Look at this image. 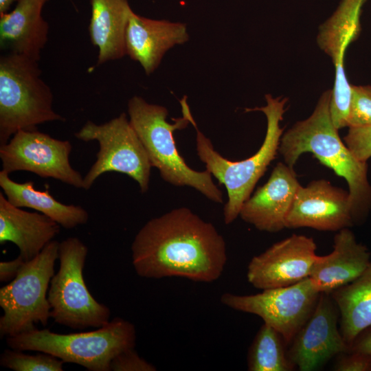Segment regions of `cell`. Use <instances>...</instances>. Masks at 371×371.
I'll return each mask as SVG.
<instances>
[{"instance_id":"6da1fadb","label":"cell","mask_w":371,"mask_h":371,"mask_svg":"<svg viewBox=\"0 0 371 371\" xmlns=\"http://www.w3.org/2000/svg\"><path fill=\"white\" fill-rule=\"evenodd\" d=\"M131 251L135 272L146 278L212 282L227 262L223 236L186 207L149 220L135 236Z\"/></svg>"},{"instance_id":"7a4b0ae2","label":"cell","mask_w":371,"mask_h":371,"mask_svg":"<svg viewBox=\"0 0 371 371\" xmlns=\"http://www.w3.org/2000/svg\"><path fill=\"white\" fill-rule=\"evenodd\" d=\"M331 89L324 91L309 117L297 121L282 134L278 153L293 168L304 153H311L319 163L347 182L353 222L362 221L371 209V185L368 164L350 150L334 126L330 113Z\"/></svg>"},{"instance_id":"3957f363","label":"cell","mask_w":371,"mask_h":371,"mask_svg":"<svg viewBox=\"0 0 371 371\" xmlns=\"http://www.w3.org/2000/svg\"><path fill=\"white\" fill-rule=\"evenodd\" d=\"M180 104L183 116L169 123L166 120L168 111L165 106L148 103L135 95L128 102L129 121L152 167L158 169L164 181L175 186L193 188L210 201L223 203L222 192L213 181L210 172L191 168L177 148L174 133L186 128L190 123L191 112L186 96L180 100Z\"/></svg>"},{"instance_id":"277c9868","label":"cell","mask_w":371,"mask_h":371,"mask_svg":"<svg viewBox=\"0 0 371 371\" xmlns=\"http://www.w3.org/2000/svg\"><path fill=\"white\" fill-rule=\"evenodd\" d=\"M264 106L245 109L246 111L262 112L267 119V130L258 150L241 161H232L221 156L214 150L210 139L199 129L192 113L189 115L190 122L196 132V148L200 160L212 176L226 188L227 201L224 205L223 217L227 225L239 216L243 204L251 196L256 183L278 153L284 132L280 122L288 99L266 94Z\"/></svg>"},{"instance_id":"5b68a950","label":"cell","mask_w":371,"mask_h":371,"mask_svg":"<svg viewBox=\"0 0 371 371\" xmlns=\"http://www.w3.org/2000/svg\"><path fill=\"white\" fill-rule=\"evenodd\" d=\"M135 342V326L120 317L91 331L60 334L34 328L6 337L10 348L47 353L90 371H110L112 359L120 352L134 348Z\"/></svg>"},{"instance_id":"8992f818","label":"cell","mask_w":371,"mask_h":371,"mask_svg":"<svg viewBox=\"0 0 371 371\" xmlns=\"http://www.w3.org/2000/svg\"><path fill=\"white\" fill-rule=\"evenodd\" d=\"M38 61L7 52L0 57V146L16 132L65 121L53 109V94L41 77Z\"/></svg>"},{"instance_id":"52a82bcc","label":"cell","mask_w":371,"mask_h":371,"mask_svg":"<svg viewBox=\"0 0 371 371\" xmlns=\"http://www.w3.org/2000/svg\"><path fill=\"white\" fill-rule=\"evenodd\" d=\"M87 247L76 237L59 244L60 267L52 277L47 293L50 317L76 330L99 328L110 320L111 311L91 294L83 278Z\"/></svg>"},{"instance_id":"ba28073f","label":"cell","mask_w":371,"mask_h":371,"mask_svg":"<svg viewBox=\"0 0 371 371\" xmlns=\"http://www.w3.org/2000/svg\"><path fill=\"white\" fill-rule=\"evenodd\" d=\"M60 243L53 240L33 259L25 261L16 276L0 289V335L12 337L46 326L51 306L47 291L58 259Z\"/></svg>"},{"instance_id":"9c48e42d","label":"cell","mask_w":371,"mask_h":371,"mask_svg":"<svg viewBox=\"0 0 371 371\" xmlns=\"http://www.w3.org/2000/svg\"><path fill=\"white\" fill-rule=\"evenodd\" d=\"M75 137L85 142L97 141L100 146L95 161L84 177L83 189L89 190L104 173L117 172L135 181L141 192L148 191L152 166L125 113L100 124L87 121Z\"/></svg>"},{"instance_id":"30bf717a","label":"cell","mask_w":371,"mask_h":371,"mask_svg":"<svg viewBox=\"0 0 371 371\" xmlns=\"http://www.w3.org/2000/svg\"><path fill=\"white\" fill-rule=\"evenodd\" d=\"M320 293L308 277L290 286L264 289L254 295L225 293L221 302L234 310L258 315L289 344L311 316Z\"/></svg>"},{"instance_id":"8fae6325","label":"cell","mask_w":371,"mask_h":371,"mask_svg":"<svg viewBox=\"0 0 371 371\" xmlns=\"http://www.w3.org/2000/svg\"><path fill=\"white\" fill-rule=\"evenodd\" d=\"M72 145L36 130L16 132L0 146L2 170L10 174L27 171L52 178L76 188H84V177L69 161Z\"/></svg>"},{"instance_id":"7c38bea8","label":"cell","mask_w":371,"mask_h":371,"mask_svg":"<svg viewBox=\"0 0 371 371\" xmlns=\"http://www.w3.org/2000/svg\"><path fill=\"white\" fill-rule=\"evenodd\" d=\"M339 318L330 294L321 293L313 313L287 352L290 361L300 371L317 370L332 357L350 350L338 328Z\"/></svg>"},{"instance_id":"4fadbf2b","label":"cell","mask_w":371,"mask_h":371,"mask_svg":"<svg viewBox=\"0 0 371 371\" xmlns=\"http://www.w3.org/2000/svg\"><path fill=\"white\" fill-rule=\"evenodd\" d=\"M316 249L313 238L293 234L251 258L247 280L261 290L297 283L309 277L317 257Z\"/></svg>"},{"instance_id":"5bb4252c","label":"cell","mask_w":371,"mask_h":371,"mask_svg":"<svg viewBox=\"0 0 371 371\" xmlns=\"http://www.w3.org/2000/svg\"><path fill=\"white\" fill-rule=\"evenodd\" d=\"M354 223L350 194L326 179L299 188L286 219V228L339 231Z\"/></svg>"},{"instance_id":"9a60e30c","label":"cell","mask_w":371,"mask_h":371,"mask_svg":"<svg viewBox=\"0 0 371 371\" xmlns=\"http://www.w3.org/2000/svg\"><path fill=\"white\" fill-rule=\"evenodd\" d=\"M300 186L293 168L278 163L268 181L244 202L239 216L260 231L282 230Z\"/></svg>"},{"instance_id":"2e32d148","label":"cell","mask_w":371,"mask_h":371,"mask_svg":"<svg viewBox=\"0 0 371 371\" xmlns=\"http://www.w3.org/2000/svg\"><path fill=\"white\" fill-rule=\"evenodd\" d=\"M188 39L186 24L150 19L132 11L125 31L126 54L137 61L150 75L159 67L168 50Z\"/></svg>"},{"instance_id":"e0dca14e","label":"cell","mask_w":371,"mask_h":371,"mask_svg":"<svg viewBox=\"0 0 371 371\" xmlns=\"http://www.w3.org/2000/svg\"><path fill=\"white\" fill-rule=\"evenodd\" d=\"M333 251L317 256L309 278L320 293H330L360 276L370 265V252L346 227L337 231Z\"/></svg>"},{"instance_id":"ac0fdd59","label":"cell","mask_w":371,"mask_h":371,"mask_svg":"<svg viewBox=\"0 0 371 371\" xmlns=\"http://www.w3.org/2000/svg\"><path fill=\"white\" fill-rule=\"evenodd\" d=\"M47 1L18 0L12 11L0 14L1 49L40 60L48 40L49 25L42 16Z\"/></svg>"},{"instance_id":"d6986e66","label":"cell","mask_w":371,"mask_h":371,"mask_svg":"<svg viewBox=\"0 0 371 371\" xmlns=\"http://www.w3.org/2000/svg\"><path fill=\"white\" fill-rule=\"evenodd\" d=\"M60 225L40 212L10 203L0 192V243H14L25 261L36 257L59 234Z\"/></svg>"},{"instance_id":"ffe728a7","label":"cell","mask_w":371,"mask_h":371,"mask_svg":"<svg viewBox=\"0 0 371 371\" xmlns=\"http://www.w3.org/2000/svg\"><path fill=\"white\" fill-rule=\"evenodd\" d=\"M89 27L92 44L98 48L97 65L126 54L125 31L132 12L128 0H91Z\"/></svg>"},{"instance_id":"44dd1931","label":"cell","mask_w":371,"mask_h":371,"mask_svg":"<svg viewBox=\"0 0 371 371\" xmlns=\"http://www.w3.org/2000/svg\"><path fill=\"white\" fill-rule=\"evenodd\" d=\"M9 175L3 170L0 171V187L13 205L34 209L67 229L87 223L89 214L82 206L62 203L47 189H35L33 181L18 183L11 179Z\"/></svg>"},{"instance_id":"7402d4cb","label":"cell","mask_w":371,"mask_h":371,"mask_svg":"<svg viewBox=\"0 0 371 371\" xmlns=\"http://www.w3.org/2000/svg\"><path fill=\"white\" fill-rule=\"evenodd\" d=\"M330 294L339 313L341 333L351 347L361 333L371 328V262L357 279Z\"/></svg>"},{"instance_id":"603a6c76","label":"cell","mask_w":371,"mask_h":371,"mask_svg":"<svg viewBox=\"0 0 371 371\" xmlns=\"http://www.w3.org/2000/svg\"><path fill=\"white\" fill-rule=\"evenodd\" d=\"M368 0H341L333 14L319 27L317 43L333 64L344 60L348 46L361 30L360 17Z\"/></svg>"},{"instance_id":"cb8c5ba5","label":"cell","mask_w":371,"mask_h":371,"mask_svg":"<svg viewBox=\"0 0 371 371\" xmlns=\"http://www.w3.org/2000/svg\"><path fill=\"white\" fill-rule=\"evenodd\" d=\"M281 335L266 324L259 329L247 358L250 371H290L295 366L284 350Z\"/></svg>"},{"instance_id":"d4e9b609","label":"cell","mask_w":371,"mask_h":371,"mask_svg":"<svg viewBox=\"0 0 371 371\" xmlns=\"http://www.w3.org/2000/svg\"><path fill=\"white\" fill-rule=\"evenodd\" d=\"M64 362L52 355L42 352L28 355L23 350H5L0 357V365L14 371H63Z\"/></svg>"},{"instance_id":"484cf974","label":"cell","mask_w":371,"mask_h":371,"mask_svg":"<svg viewBox=\"0 0 371 371\" xmlns=\"http://www.w3.org/2000/svg\"><path fill=\"white\" fill-rule=\"evenodd\" d=\"M371 125V85H352L348 127Z\"/></svg>"},{"instance_id":"4316f807","label":"cell","mask_w":371,"mask_h":371,"mask_svg":"<svg viewBox=\"0 0 371 371\" xmlns=\"http://www.w3.org/2000/svg\"><path fill=\"white\" fill-rule=\"evenodd\" d=\"M344 142L357 159L367 162L371 157V125L349 127Z\"/></svg>"},{"instance_id":"83f0119b","label":"cell","mask_w":371,"mask_h":371,"mask_svg":"<svg viewBox=\"0 0 371 371\" xmlns=\"http://www.w3.org/2000/svg\"><path fill=\"white\" fill-rule=\"evenodd\" d=\"M156 368L141 357L134 348L120 352L111 361L110 370L113 371H155Z\"/></svg>"},{"instance_id":"f1b7e54d","label":"cell","mask_w":371,"mask_h":371,"mask_svg":"<svg viewBox=\"0 0 371 371\" xmlns=\"http://www.w3.org/2000/svg\"><path fill=\"white\" fill-rule=\"evenodd\" d=\"M338 356L333 370L371 371V355L350 350Z\"/></svg>"},{"instance_id":"f546056e","label":"cell","mask_w":371,"mask_h":371,"mask_svg":"<svg viewBox=\"0 0 371 371\" xmlns=\"http://www.w3.org/2000/svg\"><path fill=\"white\" fill-rule=\"evenodd\" d=\"M25 262L19 255L12 260L0 262V281H12L16 276Z\"/></svg>"},{"instance_id":"4dcf8cb0","label":"cell","mask_w":371,"mask_h":371,"mask_svg":"<svg viewBox=\"0 0 371 371\" xmlns=\"http://www.w3.org/2000/svg\"><path fill=\"white\" fill-rule=\"evenodd\" d=\"M350 350L371 355V328L359 335L352 344Z\"/></svg>"},{"instance_id":"1f68e13d","label":"cell","mask_w":371,"mask_h":371,"mask_svg":"<svg viewBox=\"0 0 371 371\" xmlns=\"http://www.w3.org/2000/svg\"><path fill=\"white\" fill-rule=\"evenodd\" d=\"M18 0H0V14L8 12L11 5Z\"/></svg>"}]
</instances>
